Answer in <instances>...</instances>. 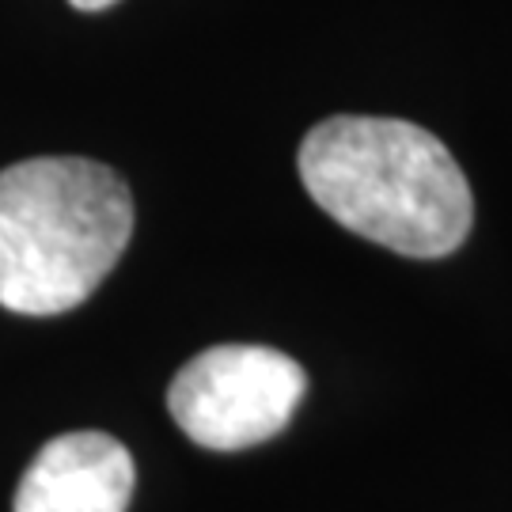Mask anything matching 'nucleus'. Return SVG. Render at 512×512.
I'll return each instance as SVG.
<instances>
[{
	"mask_svg": "<svg viewBox=\"0 0 512 512\" xmlns=\"http://www.w3.org/2000/svg\"><path fill=\"white\" fill-rule=\"evenodd\" d=\"M300 183L327 217L406 258H444L475 224L456 156L403 118L338 114L308 129Z\"/></svg>",
	"mask_w": 512,
	"mask_h": 512,
	"instance_id": "1",
	"label": "nucleus"
},
{
	"mask_svg": "<svg viewBox=\"0 0 512 512\" xmlns=\"http://www.w3.org/2000/svg\"><path fill=\"white\" fill-rule=\"evenodd\" d=\"M133 456L99 429L61 433L19 478L12 512H126L133 497Z\"/></svg>",
	"mask_w": 512,
	"mask_h": 512,
	"instance_id": "4",
	"label": "nucleus"
},
{
	"mask_svg": "<svg viewBox=\"0 0 512 512\" xmlns=\"http://www.w3.org/2000/svg\"><path fill=\"white\" fill-rule=\"evenodd\" d=\"M133 236V194L88 156L0 171V308L65 315L107 281Z\"/></svg>",
	"mask_w": 512,
	"mask_h": 512,
	"instance_id": "2",
	"label": "nucleus"
},
{
	"mask_svg": "<svg viewBox=\"0 0 512 512\" xmlns=\"http://www.w3.org/2000/svg\"><path fill=\"white\" fill-rule=\"evenodd\" d=\"M304 391V368L281 349L213 346L175 372L167 410L194 444L243 452L274 440L293 421Z\"/></svg>",
	"mask_w": 512,
	"mask_h": 512,
	"instance_id": "3",
	"label": "nucleus"
},
{
	"mask_svg": "<svg viewBox=\"0 0 512 512\" xmlns=\"http://www.w3.org/2000/svg\"><path fill=\"white\" fill-rule=\"evenodd\" d=\"M76 12H107L110 4H118V0H69Z\"/></svg>",
	"mask_w": 512,
	"mask_h": 512,
	"instance_id": "5",
	"label": "nucleus"
}]
</instances>
